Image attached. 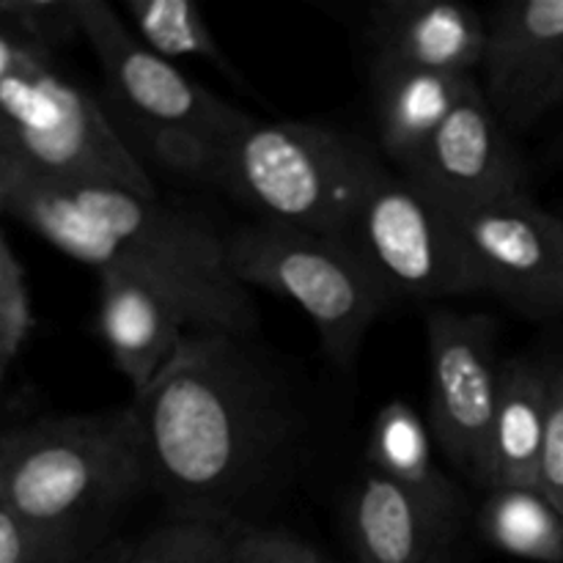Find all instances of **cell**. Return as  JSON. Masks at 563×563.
I'll list each match as a JSON object with an SVG mask.
<instances>
[{
	"label": "cell",
	"mask_w": 563,
	"mask_h": 563,
	"mask_svg": "<svg viewBox=\"0 0 563 563\" xmlns=\"http://www.w3.org/2000/svg\"><path fill=\"white\" fill-rule=\"evenodd\" d=\"M27 44L31 42H25L22 36H16L14 31H9V27H0V80H5V77L16 69V64H20L22 55H25Z\"/></svg>",
	"instance_id": "cell-26"
},
{
	"label": "cell",
	"mask_w": 563,
	"mask_h": 563,
	"mask_svg": "<svg viewBox=\"0 0 563 563\" xmlns=\"http://www.w3.org/2000/svg\"><path fill=\"white\" fill-rule=\"evenodd\" d=\"M80 550L44 537L0 504V563H77Z\"/></svg>",
	"instance_id": "cell-24"
},
{
	"label": "cell",
	"mask_w": 563,
	"mask_h": 563,
	"mask_svg": "<svg viewBox=\"0 0 563 563\" xmlns=\"http://www.w3.org/2000/svg\"><path fill=\"white\" fill-rule=\"evenodd\" d=\"M97 278L99 339L137 396L168 368L196 328L165 291L119 273H97Z\"/></svg>",
	"instance_id": "cell-14"
},
{
	"label": "cell",
	"mask_w": 563,
	"mask_h": 563,
	"mask_svg": "<svg viewBox=\"0 0 563 563\" xmlns=\"http://www.w3.org/2000/svg\"><path fill=\"white\" fill-rule=\"evenodd\" d=\"M231 273L245 289L295 302L335 366L355 363L363 339L394 302L355 247L333 236L253 223L225 236Z\"/></svg>",
	"instance_id": "cell-7"
},
{
	"label": "cell",
	"mask_w": 563,
	"mask_h": 563,
	"mask_svg": "<svg viewBox=\"0 0 563 563\" xmlns=\"http://www.w3.org/2000/svg\"><path fill=\"white\" fill-rule=\"evenodd\" d=\"M3 27L42 49L71 42L80 33L77 0H0Z\"/></svg>",
	"instance_id": "cell-22"
},
{
	"label": "cell",
	"mask_w": 563,
	"mask_h": 563,
	"mask_svg": "<svg viewBox=\"0 0 563 563\" xmlns=\"http://www.w3.org/2000/svg\"><path fill=\"white\" fill-rule=\"evenodd\" d=\"M126 25L159 58L203 60L214 69L234 75L220 42L209 31L201 5L192 0H124Z\"/></svg>",
	"instance_id": "cell-20"
},
{
	"label": "cell",
	"mask_w": 563,
	"mask_h": 563,
	"mask_svg": "<svg viewBox=\"0 0 563 563\" xmlns=\"http://www.w3.org/2000/svg\"><path fill=\"white\" fill-rule=\"evenodd\" d=\"M225 563H330L322 553L278 528H240L229 531Z\"/></svg>",
	"instance_id": "cell-23"
},
{
	"label": "cell",
	"mask_w": 563,
	"mask_h": 563,
	"mask_svg": "<svg viewBox=\"0 0 563 563\" xmlns=\"http://www.w3.org/2000/svg\"><path fill=\"white\" fill-rule=\"evenodd\" d=\"M399 174L410 176L449 212L528 192L526 159L484 97L482 82L467 91L423 152Z\"/></svg>",
	"instance_id": "cell-11"
},
{
	"label": "cell",
	"mask_w": 563,
	"mask_h": 563,
	"mask_svg": "<svg viewBox=\"0 0 563 563\" xmlns=\"http://www.w3.org/2000/svg\"><path fill=\"white\" fill-rule=\"evenodd\" d=\"M77 20L110 99L154 159L174 174L212 185L225 146L253 115L152 53L104 0H77Z\"/></svg>",
	"instance_id": "cell-5"
},
{
	"label": "cell",
	"mask_w": 563,
	"mask_h": 563,
	"mask_svg": "<svg viewBox=\"0 0 563 563\" xmlns=\"http://www.w3.org/2000/svg\"><path fill=\"white\" fill-rule=\"evenodd\" d=\"M225 528L174 517L132 542L110 563H225Z\"/></svg>",
	"instance_id": "cell-21"
},
{
	"label": "cell",
	"mask_w": 563,
	"mask_h": 563,
	"mask_svg": "<svg viewBox=\"0 0 563 563\" xmlns=\"http://www.w3.org/2000/svg\"><path fill=\"white\" fill-rule=\"evenodd\" d=\"M478 531L498 553L563 563V515L539 487H495L478 511Z\"/></svg>",
	"instance_id": "cell-19"
},
{
	"label": "cell",
	"mask_w": 563,
	"mask_h": 563,
	"mask_svg": "<svg viewBox=\"0 0 563 563\" xmlns=\"http://www.w3.org/2000/svg\"><path fill=\"white\" fill-rule=\"evenodd\" d=\"M346 531L357 563H456L460 528L374 471L352 489Z\"/></svg>",
	"instance_id": "cell-15"
},
{
	"label": "cell",
	"mask_w": 563,
	"mask_h": 563,
	"mask_svg": "<svg viewBox=\"0 0 563 563\" xmlns=\"http://www.w3.org/2000/svg\"><path fill=\"white\" fill-rule=\"evenodd\" d=\"M5 214V201H3V192H0V218Z\"/></svg>",
	"instance_id": "cell-29"
},
{
	"label": "cell",
	"mask_w": 563,
	"mask_h": 563,
	"mask_svg": "<svg viewBox=\"0 0 563 563\" xmlns=\"http://www.w3.org/2000/svg\"><path fill=\"white\" fill-rule=\"evenodd\" d=\"M482 91L509 132L563 108V0H515L489 14Z\"/></svg>",
	"instance_id": "cell-12"
},
{
	"label": "cell",
	"mask_w": 563,
	"mask_h": 563,
	"mask_svg": "<svg viewBox=\"0 0 563 563\" xmlns=\"http://www.w3.org/2000/svg\"><path fill=\"white\" fill-rule=\"evenodd\" d=\"M5 212L97 273L143 280L179 302L196 330L251 339L253 297L231 273L225 236L157 196L108 185H55L20 168L0 146Z\"/></svg>",
	"instance_id": "cell-2"
},
{
	"label": "cell",
	"mask_w": 563,
	"mask_h": 563,
	"mask_svg": "<svg viewBox=\"0 0 563 563\" xmlns=\"http://www.w3.org/2000/svg\"><path fill=\"white\" fill-rule=\"evenodd\" d=\"M245 341L192 330L168 368L132 401L152 487L179 520L225 531L286 434L284 396Z\"/></svg>",
	"instance_id": "cell-1"
},
{
	"label": "cell",
	"mask_w": 563,
	"mask_h": 563,
	"mask_svg": "<svg viewBox=\"0 0 563 563\" xmlns=\"http://www.w3.org/2000/svg\"><path fill=\"white\" fill-rule=\"evenodd\" d=\"M346 242L390 302H434L478 291L454 214L399 170H385L374 181Z\"/></svg>",
	"instance_id": "cell-8"
},
{
	"label": "cell",
	"mask_w": 563,
	"mask_h": 563,
	"mask_svg": "<svg viewBox=\"0 0 563 563\" xmlns=\"http://www.w3.org/2000/svg\"><path fill=\"white\" fill-rule=\"evenodd\" d=\"M429 429L445 460L473 484H489V440L498 407V324L487 313H427Z\"/></svg>",
	"instance_id": "cell-9"
},
{
	"label": "cell",
	"mask_w": 563,
	"mask_h": 563,
	"mask_svg": "<svg viewBox=\"0 0 563 563\" xmlns=\"http://www.w3.org/2000/svg\"><path fill=\"white\" fill-rule=\"evenodd\" d=\"M383 174L357 137L311 121L251 119L225 146L212 185L253 209L258 223L346 242Z\"/></svg>",
	"instance_id": "cell-4"
},
{
	"label": "cell",
	"mask_w": 563,
	"mask_h": 563,
	"mask_svg": "<svg viewBox=\"0 0 563 563\" xmlns=\"http://www.w3.org/2000/svg\"><path fill=\"white\" fill-rule=\"evenodd\" d=\"M553 368L528 357H509L500 372L498 407L489 440V484L539 487L544 438H548Z\"/></svg>",
	"instance_id": "cell-17"
},
{
	"label": "cell",
	"mask_w": 563,
	"mask_h": 563,
	"mask_svg": "<svg viewBox=\"0 0 563 563\" xmlns=\"http://www.w3.org/2000/svg\"><path fill=\"white\" fill-rule=\"evenodd\" d=\"M0 146L44 181L157 196L102 104L60 75L53 55L36 44H27L16 69L0 80Z\"/></svg>",
	"instance_id": "cell-6"
},
{
	"label": "cell",
	"mask_w": 563,
	"mask_h": 563,
	"mask_svg": "<svg viewBox=\"0 0 563 563\" xmlns=\"http://www.w3.org/2000/svg\"><path fill=\"white\" fill-rule=\"evenodd\" d=\"M20 275H25V273H22L20 262H16V256L11 253L9 242H5L3 231H0V291H3L11 280L20 278Z\"/></svg>",
	"instance_id": "cell-27"
},
{
	"label": "cell",
	"mask_w": 563,
	"mask_h": 563,
	"mask_svg": "<svg viewBox=\"0 0 563 563\" xmlns=\"http://www.w3.org/2000/svg\"><path fill=\"white\" fill-rule=\"evenodd\" d=\"M0 27H3V5H0Z\"/></svg>",
	"instance_id": "cell-30"
},
{
	"label": "cell",
	"mask_w": 563,
	"mask_h": 563,
	"mask_svg": "<svg viewBox=\"0 0 563 563\" xmlns=\"http://www.w3.org/2000/svg\"><path fill=\"white\" fill-rule=\"evenodd\" d=\"M146 487V445L132 405L42 418L5 434L0 504L80 553Z\"/></svg>",
	"instance_id": "cell-3"
},
{
	"label": "cell",
	"mask_w": 563,
	"mask_h": 563,
	"mask_svg": "<svg viewBox=\"0 0 563 563\" xmlns=\"http://www.w3.org/2000/svg\"><path fill=\"white\" fill-rule=\"evenodd\" d=\"M5 434H9V432H3V429H0V467H3V454H5Z\"/></svg>",
	"instance_id": "cell-28"
},
{
	"label": "cell",
	"mask_w": 563,
	"mask_h": 563,
	"mask_svg": "<svg viewBox=\"0 0 563 563\" xmlns=\"http://www.w3.org/2000/svg\"><path fill=\"white\" fill-rule=\"evenodd\" d=\"M372 60L476 77L487 55L489 16L454 0H388L368 22Z\"/></svg>",
	"instance_id": "cell-13"
},
{
	"label": "cell",
	"mask_w": 563,
	"mask_h": 563,
	"mask_svg": "<svg viewBox=\"0 0 563 563\" xmlns=\"http://www.w3.org/2000/svg\"><path fill=\"white\" fill-rule=\"evenodd\" d=\"M476 82V77L372 60L374 115L385 157L405 170Z\"/></svg>",
	"instance_id": "cell-16"
},
{
	"label": "cell",
	"mask_w": 563,
	"mask_h": 563,
	"mask_svg": "<svg viewBox=\"0 0 563 563\" xmlns=\"http://www.w3.org/2000/svg\"><path fill=\"white\" fill-rule=\"evenodd\" d=\"M368 471L388 478L440 520L462 531L467 515L465 495L438 465L432 429L407 401H388L374 416L368 434Z\"/></svg>",
	"instance_id": "cell-18"
},
{
	"label": "cell",
	"mask_w": 563,
	"mask_h": 563,
	"mask_svg": "<svg viewBox=\"0 0 563 563\" xmlns=\"http://www.w3.org/2000/svg\"><path fill=\"white\" fill-rule=\"evenodd\" d=\"M451 214L478 291L528 317L563 313V218L528 192Z\"/></svg>",
	"instance_id": "cell-10"
},
{
	"label": "cell",
	"mask_w": 563,
	"mask_h": 563,
	"mask_svg": "<svg viewBox=\"0 0 563 563\" xmlns=\"http://www.w3.org/2000/svg\"><path fill=\"white\" fill-rule=\"evenodd\" d=\"M539 489L563 515V366L553 368V399H550L548 438H544Z\"/></svg>",
	"instance_id": "cell-25"
}]
</instances>
